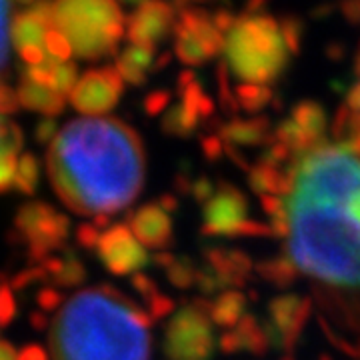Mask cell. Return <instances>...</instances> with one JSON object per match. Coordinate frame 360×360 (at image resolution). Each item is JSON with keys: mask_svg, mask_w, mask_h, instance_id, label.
I'll list each match as a JSON object with an SVG mask.
<instances>
[{"mask_svg": "<svg viewBox=\"0 0 360 360\" xmlns=\"http://www.w3.org/2000/svg\"><path fill=\"white\" fill-rule=\"evenodd\" d=\"M56 196L82 217H112L141 194L146 156L141 134L120 118H77L46 153Z\"/></svg>", "mask_w": 360, "mask_h": 360, "instance_id": "6da1fadb", "label": "cell"}, {"mask_svg": "<svg viewBox=\"0 0 360 360\" xmlns=\"http://www.w3.org/2000/svg\"><path fill=\"white\" fill-rule=\"evenodd\" d=\"M286 196L288 258L296 270L330 290L360 296V191Z\"/></svg>", "mask_w": 360, "mask_h": 360, "instance_id": "7a4b0ae2", "label": "cell"}, {"mask_svg": "<svg viewBox=\"0 0 360 360\" xmlns=\"http://www.w3.org/2000/svg\"><path fill=\"white\" fill-rule=\"evenodd\" d=\"M148 312L110 284L65 300L49 333L52 360H150Z\"/></svg>", "mask_w": 360, "mask_h": 360, "instance_id": "3957f363", "label": "cell"}, {"mask_svg": "<svg viewBox=\"0 0 360 360\" xmlns=\"http://www.w3.org/2000/svg\"><path fill=\"white\" fill-rule=\"evenodd\" d=\"M290 49L284 25L264 13H248L234 22L224 42V72L243 84L270 86L286 70Z\"/></svg>", "mask_w": 360, "mask_h": 360, "instance_id": "277c9868", "label": "cell"}, {"mask_svg": "<svg viewBox=\"0 0 360 360\" xmlns=\"http://www.w3.org/2000/svg\"><path fill=\"white\" fill-rule=\"evenodd\" d=\"M52 28L65 34L78 58L98 60L116 51L124 34V16L116 0H56Z\"/></svg>", "mask_w": 360, "mask_h": 360, "instance_id": "5b68a950", "label": "cell"}, {"mask_svg": "<svg viewBox=\"0 0 360 360\" xmlns=\"http://www.w3.org/2000/svg\"><path fill=\"white\" fill-rule=\"evenodd\" d=\"M68 232L70 219L66 214L42 200H30L16 210L8 238L13 245L26 246L28 264H40L65 248Z\"/></svg>", "mask_w": 360, "mask_h": 360, "instance_id": "8992f818", "label": "cell"}, {"mask_svg": "<svg viewBox=\"0 0 360 360\" xmlns=\"http://www.w3.org/2000/svg\"><path fill=\"white\" fill-rule=\"evenodd\" d=\"M208 302L196 300L176 310L165 330L162 350L168 360H210L217 348Z\"/></svg>", "mask_w": 360, "mask_h": 360, "instance_id": "52a82bcc", "label": "cell"}, {"mask_svg": "<svg viewBox=\"0 0 360 360\" xmlns=\"http://www.w3.org/2000/svg\"><path fill=\"white\" fill-rule=\"evenodd\" d=\"M202 232L210 236H272V229L250 219L245 194L222 184L202 206Z\"/></svg>", "mask_w": 360, "mask_h": 360, "instance_id": "ba28073f", "label": "cell"}, {"mask_svg": "<svg viewBox=\"0 0 360 360\" xmlns=\"http://www.w3.org/2000/svg\"><path fill=\"white\" fill-rule=\"evenodd\" d=\"M226 32L214 14L202 8H184L174 26V52L180 63L200 66L224 52Z\"/></svg>", "mask_w": 360, "mask_h": 360, "instance_id": "9c48e42d", "label": "cell"}, {"mask_svg": "<svg viewBox=\"0 0 360 360\" xmlns=\"http://www.w3.org/2000/svg\"><path fill=\"white\" fill-rule=\"evenodd\" d=\"M124 92V80L116 66L92 68L78 78L77 86L70 92V103L80 115L98 118L115 108Z\"/></svg>", "mask_w": 360, "mask_h": 360, "instance_id": "30bf717a", "label": "cell"}, {"mask_svg": "<svg viewBox=\"0 0 360 360\" xmlns=\"http://www.w3.org/2000/svg\"><path fill=\"white\" fill-rule=\"evenodd\" d=\"M180 103L168 106L167 115L162 116L160 129L168 136L186 139L191 136L198 124L212 115L214 106L208 98L200 82L196 80L193 72H184L179 78Z\"/></svg>", "mask_w": 360, "mask_h": 360, "instance_id": "8fae6325", "label": "cell"}, {"mask_svg": "<svg viewBox=\"0 0 360 360\" xmlns=\"http://www.w3.org/2000/svg\"><path fill=\"white\" fill-rule=\"evenodd\" d=\"M96 255L104 264V269L116 276L139 274L148 264L146 248L134 238L127 222L110 224V229L101 234L96 246Z\"/></svg>", "mask_w": 360, "mask_h": 360, "instance_id": "7c38bea8", "label": "cell"}, {"mask_svg": "<svg viewBox=\"0 0 360 360\" xmlns=\"http://www.w3.org/2000/svg\"><path fill=\"white\" fill-rule=\"evenodd\" d=\"M310 307L312 302L300 295H283L270 300L269 324L274 345H281L288 352L296 347L309 321Z\"/></svg>", "mask_w": 360, "mask_h": 360, "instance_id": "4fadbf2b", "label": "cell"}, {"mask_svg": "<svg viewBox=\"0 0 360 360\" xmlns=\"http://www.w3.org/2000/svg\"><path fill=\"white\" fill-rule=\"evenodd\" d=\"M176 26L174 8L165 0H146L129 16V39L132 44L153 46L167 39Z\"/></svg>", "mask_w": 360, "mask_h": 360, "instance_id": "5bb4252c", "label": "cell"}, {"mask_svg": "<svg viewBox=\"0 0 360 360\" xmlns=\"http://www.w3.org/2000/svg\"><path fill=\"white\" fill-rule=\"evenodd\" d=\"M130 232L134 234V238L141 243L144 248H153V250H167L172 245V219L167 210L158 202H148L141 206L139 210L130 212L127 219Z\"/></svg>", "mask_w": 360, "mask_h": 360, "instance_id": "9a60e30c", "label": "cell"}, {"mask_svg": "<svg viewBox=\"0 0 360 360\" xmlns=\"http://www.w3.org/2000/svg\"><path fill=\"white\" fill-rule=\"evenodd\" d=\"M219 136L226 146H260L274 139L269 118H234L220 127Z\"/></svg>", "mask_w": 360, "mask_h": 360, "instance_id": "2e32d148", "label": "cell"}, {"mask_svg": "<svg viewBox=\"0 0 360 360\" xmlns=\"http://www.w3.org/2000/svg\"><path fill=\"white\" fill-rule=\"evenodd\" d=\"M208 269L212 270L226 286L231 284H245L248 272L252 270V260L243 250L231 248H208L206 250Z\"/></svg>", "mask_w": 360, "mask_h": 360, "instance_id": "e0dca14e", "label": "cell"}, {"mask_svg": "<svg viewBox=\"0 0 360 360\" xmlns=\"http://www.w3.org/2000/svg\"><path fill=\"white\" fill-rule=\"evenodd\" d=\"M20 106L32 112H40V115L54 118L60 112H65L66 108V96L54 92L52 89H44L39 84H32L28 80L20 78V84L16 89Z\"/></svg>", "mask_w": 360, "mask_h": 360, "instance_id": "ac0fdd59", "label": "cell"}, {"mask_svg": "<svg viewBox=\"0 0 360 360\" xmlns=\"http://www.w3.org/2000/svg\"><path fill=\"white\" fill-rule=\"evenodd\" d=\"M155 63V49L130 44L120 56H116V70L124 82L132 86H142L146 82V72Z\"/></svg>", "mask_w": 360, "mask_h": 360, "instance_id": "d6986e66", "label": "cell"}, {"mask_svg": "<svg viewBox=\"0 0 360 360\" xmlns=\"http://www.w3.org/2000/svg\"><path fill=\"white\" fill-rule=\"evenodd\" d=\"M246 314V298L238 290H224L212 302H208V316L212 324L232 330Z\"/></svg>", "mask_w": 360, "mask_h": 360, "instance_id": "ffe728a7", "label": "cell"}, {"mask_svg": "<svg viewBox=\"0 0 360 360\" xmlns=\"http://www.w3.org/2000/svg\"><path fill=\"white\" fill-rule=\"evenodd\" d=\"M333 132L340 144L360 156V112L350 110L347 104L336 112Z\"/></svg>", "mask_w": 360, "mask_h": 360, "instance_id": "44dd1931", "label": "cell"}, {"mask_svg": "<svg viewBox=\"0 0 360 360\" xmlns=\"http://www.w3.org/2000/svg\"><path fill=\"white\" fill-rule=\"evenodd\" d=\"M257 270L266 283L281 286V288L295 283L296 274H298V270L288 257H276L264 260V262H258Z\"/></svg>", "mask_w": 360, "mask_h": 360, "instance_id": "7402d4cb", "label": "cell"}, {"mask_svg": "<svg viewBox=\"0 0 360 360\" xmlns=\"http://www.w3.org/2000/svg\"><path fill=\"white\" fill-rule=\"evenodd\" d=\"M40 180V165L39 158L32 153H22L18 158V168H16V179H14V188L18 193L32 196L39 188Z\"/></svg>", "mask_w": 360, "mask_h": 360, "instance_id": "603a6c76", "label": "cell"}, {"mask_svg": "<svg viewBox=\"0 0 360 360\" xmlns=\"http://www.w3.org/2000/svg\"><path fill=\"white\" fill-rule=\"evenodd\" d=\"M236 108H243L246 112H258L272 101V89L270 86H250V84H238L232 90Z\"/></svg>", "mask_w": 360, "mask_h": 360, "instance_id": "cb8c5ba5", "label": "cell"}, {"mask_svg": "<svg viewBox=\"0 0 360 360\" xmlns=\"http://www.w3.org/2000/svg\"><path fill=\"white\" fill-rule=\"evenodd\" d=\"M63 258L65 264L60 272L51 281V284L56 286H65V288H72V286H80L86 281V269L82 264V260L77 257V252L72 248H63Z\"/></svg>", "mask_w": 360, "mask_h": 360, "instance_id": "d4e9b609", "label": "cell"}, {"mask_svg": "<svg viewBox=\"0 0 360 360\" xmlns=\"http://www.w3.org/2000/svg\"><path fill=\"white\" fill-rule=\"evenodd\" d=\"M165 272H167V278L170 281V284H174L176 288H191V286H196L200 269L194 266L191 258L174 257L172 264Z\"/></svg>", "mask_w": 360, "mask_h": 360, "instance_id": "484cf974", "label": "cell"}, {"mask_svg": "<svg viewBox=\"0 0 360 360\" xmlns=\"http://www.w3.org/2000/svg\"><path fill=\"white\" fill-rule=\"evenodd\" d=\"M11 0H0V78L6 75L11 56Z\"/></svg>", "mask_w": 360, "mask_h": 360, "instance_id": "4316f807", "label": "cell"}, {"mask_svg": "<svg viewBox=\"0 0 360 360\" xmlns=\"http://www.w3.org/2000/svg\"><path fill=\"white\" fill-rule=\"evenodd\" d=\"M16 168H18V153L13 148L0 146V194L14 188Z\"/></svg>", "mask_w": 360, "mask_h": 360, "instance_id": "83f0119b", "label": "cell"}, {"mask_svg": "<svg viewBox=\"0 0 360 360\" xmlns=\"http://www.w3.org/2000/svg\"><path fill=\"white\" fill-rule=\"evenodd\" d=\"M18 314V304L14 298L13 286L4 274H0V328H6Z\"/></svg>", "mask_w": 360, "mask_h": 360, "instance_id": "f1b7e54d", "label": "cell"}, {"mask_svg": "<svg viewBox=\"0 0 360 360\" xmlns=\"http://www.w3.org/2000/svg\"><path fill=\"white\" fill-rule=\"evenodd\" d=\"M44 51L51 56L52 60H58V63H66L68 56L72 54V46L70 42L66 40L63 32H58L56 28H51L44 37Z\"/></svg>", "mask_w": 360, "mask_h": 360, "instance_id": "f546056e", "label": "cell"}, {"mask_svg": "<svg viewBox=\"0 0 360 360\" xmlns=\"http://www.w3.org/2000/svg\"><path fill=\"white\" fill-rule=\"evenodd\" d=\"M78 82V70L72 63H60L54 70V82H52V90L58 94H70Z\"/></svg>", "mask_w": 360, "mask_h": 360, "instance_id": "4dcf8cb0", "label": "cell"}, {"mask_svg": "<svg viewBox=\"0 0 360 360\" xmlns=\"http://www.w3.org/2000/svg\"><path fill=\"white\" fill-rule=\"evenodd\" d=\"M37 283H49V276L40 264H28L25 270L16 272L11 278V286L14 290H25V288Z\"/></svg>", "mask_w": 360, "mask_h": 360, "instance_id": "1f68e13d", "label": "cell"}, {"mask_svg": "<svg viewBox=\"0 0 360 360\" xmlns=\"http://www.w3.org/2000/svg\"><path fill=\"white\" fill-rule=\"evenodd\" d=\"M37 304L40 307V310L46 314V312H54V310L63 309L65 304V296L58 288L54 286H42L39 292H37Z\"/></svg>", "mask_w": 360, "mask_h": 360, "instance_id": "d6a6232c", "label": "cell"}, {"mask_svg": "<svg viewBox=\"0 0 360 360\" xmlns=\"http://www.w3.org/2000/svg\"><path fill=\"white\" fill-rule=\"evenodd\" d=\"M146 312H148V316H150V321H160V319H165L168 314H172V312H176V304H174V300L170 298V296L162 295V292H158L155 298H150L148 302H146Z\"/></svg>", "mask_w": 360, "mask_h": 360, "instance_id": "836d02e7", "label": "cell"}, {"mask_svg": "<svg viewBox=\"0 0 360 360\" xmlns=\"http://www.w3.org/2000/svg\"><path fill=\"white\" fill-rule=\"evenodd\" d=\"M101 234L103 232L98 231L94 224H89V222H82L77 226V245L84 250H94L98 246V240H101Z\"/></svg>", "mask_w": 360, "mask_h": 360, "instance_id": "e575fe53", "label": "cell"}, {"mask_svg": "<svg viewBox=\"0 0 360 360\" xmlns=\"http://www.w3.org/2000/svg\"><path fill=\"white\" fill-rule=\"evenodd\" d=\"M168 104H170V92L156 90V92H150L144 98V110H146L148 116H158L162 110H167Z\"/></svg>", "mask_w": 360, "mask_h": 360, "instance_id": "d590c367", "label": "cell"}, {"mask_svg": "<svg viewBox=\"0 0 360 360\" xmlns=\"http://www.w3.org/2000/svg\"><path fill=\"white\" fill-rule=\"evenodd\" d=\"M18 108H20V101H18L16 90L0 82V116L14 115V112H18Z\"/></svg>", "mask_w": 360, "mask_h": 360, "instance_id": "8d00e7d4", "label": "cell"}, {"mask_svg": "<svg viewBox=\"0 0 360 360\" xmlns=\"http://www.w3.org/2000/svg\"><path fill=\"white\" fill-rule=\"evenodd\" d=\"M56 134H58V124H56L54 118L44 116L42 120H39V124L34 129V139H37V142H40V144H51Z\"/></svg>", "mask_w": 360, "mask_h": 360, "instance_id": "74e56055", "label": "cell"}, {"mask_svg": "<svg viewBox=\"0 0 360 360\" xmlns=\"http://www.w3.org/2000/svg\"><path fill=\"white\" fill-rule=\"evenodd\" d=\"M130 283H132V288H134V290H136V292H139L146 302L158 295V286H156L155 281H153V278H148V276H144V274H141V272H139V274H134Z\"/></svg>", "mask_w": 360, "mask_h": 360, "instance_id": "f35d334b", "label": "cell"}, {"mask_svg": "<svg viewBox=\"0 0 360 360\" xmlns=\"http://www.w3.org/2000/svg\"><path fill=\"white\" fill-rule=\"evenodd\" d=\"M18 56L28 66H40L49 60V54L44 51V46H25V49H18Z\"/></svg>", "mask_w": 360, "mask_h": 360, "instance_id": "ab89813d", "label": "cell"}, {"mask_svg": "<svg viewBox=\"0 0 360 360\" xmlns=\"http://www.w3.org/2000/svg\"><path fill=\"white\" fill-rule=\"evenodd\" d=\"M214 194V186H212V182L208 179H194L193 180V186H191V196H193L194 200H198V202H202L205 205L206 200L210 198Z\"/></svg>", "mask_w": 360, "mask_h": 360, "instance_id": "60d3db41", "label": "cell"}, {"mask_svg": "<svg viewBox=\"0 0 360 360\" xmlns=\"http://www.w3.org/2000/svg\"><path fill=\"white\" fill-rule=\"evenodd\" d=\"M202 150L208 158H219V156L224 155L226 150V144L222 142L220 136H206L202 141Z\"/></svg>", "mask_w": 360, "mask_h": 360, "instance_id": "b9f144b4", "label": "cell"}, {"mask_svg": "<svg viewBox=\"0 0 360 360\" xmlns=\"http://www.w3.org/2000/svg\"><path fill=\"white\" fill-rule=\"evenodd\" d=\"M18 360H51L49 359V352L44 348L37 345V342H30L18 350Z\"/></svg>", "mask_w": 360, "mask_h": 360, "instance_id": "7bdbcfd3", "label": "cell"}, {"mask_svg": "<svg viewBox=\"0 0 360 360\" xmlns=\"http://www.w3.org/2000/svg\"><path fill=\"white\" fill-rule=\"evenodd\" d=\"M350 108V110H354V112H360V80L356 84H352L350 90H348L347 94V103H345Z\"/></svg>", "mask_w": 360, "mask_h": 360, "instance_id": "ee69618b", "label": "cell"}, {"mask_svg": "<svg viewBox=\"0 0 360 360\" xmlns=\"http://www.w3.org/2000/svg\"><path fill=\"white\" fill-rule=\"evenodd\" d=\"M30 324H32L34 330H44V328H49V314H44L42 310L30 312Z\"/></svg>", "mask_w": 360, "mask_h": 360, "instance_id": "f6af8a7d", "label": "cell"}, {"mask_svg": "<svg viewBox=\"0 0 360 360\" xmlns=\"http://www.w3.org/2000/svg\"><path fill=\"white\" fill-rule=\"evenodd\" d=\"M158 205L162 206L165 210H167L168 214H172L176 208H179V200H176V196H172V194H162L158 200H156Z\"/></svg>", "mask_w": 360, "mask_h": 360, "instance_id": "bcb514c9", "label": "cell"}, {"mask_svg": "<svg viewBox=\"0 0 360 360\" xmlns=\"http://www.w3.org/2000/svg\"><path fill=\"white\" fill-rule=\"evenodd\" d=\"M0 360H18V354L8 340L0 338Z\"/></svg>", "mask_w": 360, "mask_h": 360, "instance_id": "7dc6e473", "label": "cell"}, {"mask_svg": "<svg viewBox=\"0 0 360 360\" xmlns=\"http://www.w3.org/2000/svg\"><path fill=\"white\" fill-rule=\"evenodd\" d=\"M14 2H16V6H20V8H26V11H28L37 0H14Z\"/></svg>", "mask_w": 360, "mask_h": 360, "instance_id": "c3c4849f", "label": "cell"}, {"mask_svg": "<svg viewBox=\"0 0 360 360\" xmlns=\"http://www.w3.org/2000/svg\"><path fill=\"white\" fill-rule=\"evenodd\" d=\"M122 2H127V4H130V6H136V8H139V6L144 4L146 0H122Z\"/></svg>", "mask_w": 360, "mask_h": 360, "instance_id": "681fc988", "label": "cell"}, {"mask_svg": "<svg viewBox=\"0 0 360 360\" xmlns=\"http://www.w3.org/2000/svg\"><path fill=\"white\" fill-rule=\"evenodd\" d=\"M180 4H184V2H188V0H179Z\"/></svg>", "mask_w": 360, "mask_h": 360, "instance_id": "f907efd6", "label": "cell"}]
</instances>
